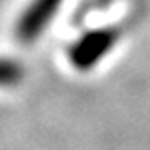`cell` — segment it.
<instances>
[{"mask_svg": "<svg viewBox=\"0 0 150 150\" xmlns=\"http://www.w3.org/2000/svg\"><path fill=\"white\" fill-rule=\"evenodd\" d=\"M56 2L58 0H36L30 6V10L24 14V18L20 20V26H18L20 38H24V40L34 38L42 30V24L48 20V16L52 14Z\"/></svg>", "mask_w": 150, "mask_h": 150, "instance_id": "6da1fadb", "label": "cell"}, {"mask_svg": "<svg viewBox=\"0 0 150 150\" xmlns=\"http://www.w3.org/2000/svg\"><path fill=\"white\" fill-rule=\"evenodd\" d=\"M20 78V68L8 60H0V84H12Z\"/></svg>", "mask_w": 150, "mask_h": 150, "instance_id": "7a4b0ae2", "label": "cell"}]
</instances>
